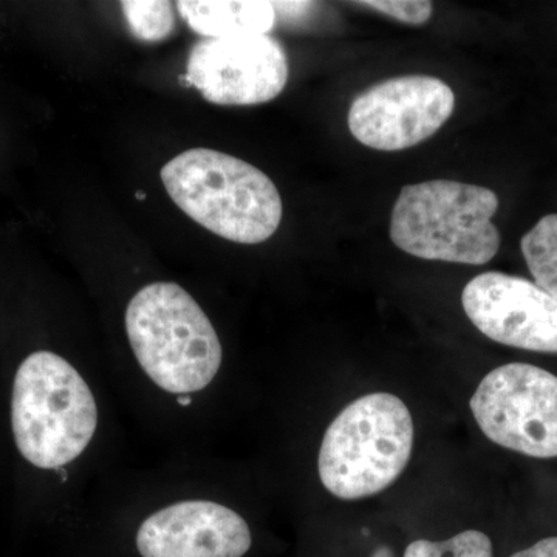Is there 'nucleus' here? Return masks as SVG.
Returning a JSON list of instances; mask_svg holds the SVG:
<instances>
[{
    "label": "nucleus",
    "instance_id": "obj_1",
    "mask_svg": "<svg viewBox=\"0 0 557 557\" xmlns=\"http://www.w3.org/2000/svg\"><path fill=\"white\" fill-rule=\"evenodd\" d=\"M160 178L186 215L222 239L262 244L281 225L284 207L273 180L237 157L186 150L161 168Z\"/></svg>",
    "mask_w": 557,
    "mask_h": 557
},
{
    "label": "nucleus",
    "instance_id": "obj_2",
    "mask_svg": "<svg viewBox=\"0 0 557 557\" xmlns=\"http://www.w3.org/2000/svg\"><path fill=\"white\" fill-rule=\"evenodd\" d=\"M135 358L164 392L190 395L211 384L222 366V344L197 300L174 282L139 289L126 310Z\"/></svg>",
    "mask_w": 557,
    "mask_h": 557
},
{
    "label": "nucleus",
    "instance_id": "obj_3",
    "mask_svg": "<svg viewBox=\"0 0 557 557\" xmlns=\"http://www.w3.org/2000/svg\"><path fill=\"white\" fill-rule=\"evenodd\" d=\"M11 426L25 460L60 469L90 445L98 426L97 401L70 362L51 351H35L14 376Z\"/></svg>",
    "mask_w": 557,
    "mask_h": 557
},
{
    "label": "nucleus",
    "instance_id": "obj_4",
    "mask_svg": "<svg viewBox=\"0 0 557 557\" xmlns=\"http://www.w3.org/2000/svg\"><path fill=\"white\" fill-rule=\"evenodd\" d=\"M413 421L387 392L355 399L330 424L319 449V478L333 496L358 500L397 482L408 467Z\"/></svg>",
    "mask_w": 557,
    "mask_h": 557
},
{
    "label": "nucleus",
    "instance_id": "obj_5",
    "mask_svg": "<svg viewBox=\"0 0 557 557\" xmlns=\"http://www.w3.org/2000/svg\"><path fill=\"white\" fill-rule=\"evenodd\" d=\"M494 190L454 180L401 189L391 219L395 247L426 260L485 265L500 248Z\"/></svg>",
    "mask_w": 557,
    "mask_h": 557
},
{
    "label": "nucleus",
    "instance_id": "obj_6",
    "mask_svg": "<svg viewBox=\"0 0 557 557\" xmlns=\"http://www.w3.org/2000/svg\"><path fill=\"white\" fill-rule=\"evenodd\" d=\"M472 413L491 442L528 457H557V376L512 362L487 373Z\"/></svg>",
    "mask_w": 557,
    "mask_h": 557
},
{
    "label": "nucleus",
    "instance_id": "obj_7",
    "mask_svg": "<svg viewBox=\"0 0 557 557\" xmlns=\"http://www.w3.org/2000/svg\"><path fill=\"white\" fill-rule=\"evenodd\" d=\"M456 95L426 75L381 81L359 94L348 110V129L368 148L395 152L431 138L449 120Z\"/></svg>",
    "mask_w": 557,
    "mask_h": 557
},
{
    "label": "nucleus",
    "instance_id": "obj_8",
    "mask_svg": "<svg viewBox=\"0 0 557 557\" xmlns=\"http://www.w3.org/2000/svg\"><path fill=\"white\" fill-rule=\"evenodd\" d=\"M288 81L284 47L270 35L201 39L190 50L186 83L219 106L273 101Z\"/></svg>",
    "mask_w": 557,
    "mask_h": 557
},
{
    "label": "nucleus",
    "instance_id": "obj_9",
    "mask_svg": "<svg viewBox=\"0 0 557 557\" xmlns=\"http://www.w3.org/2000/svg\"><path fill=\"white\" fill-rule=\"evenodd\" d=\"M469 321L504 346L557 354V300L525 277L487 271L461 293Z\"/></svg>",
    "mask_w": 557,
    "mask_h": 557
},
{
    "label": "nucleus",
    "instance_id": "obj_10",
    "mask_svg": "<svg viewBox=\"0 0 557 557\" xmlns=\"http://www.w3.org/2000/svg\"><path fill=\"white\" fill-rule=\"evenodd\" d=\"M251 542L242 516L208 500L178 502L160 509L137 533L143 557H242Z\"/></svg>",
    "mask_w": 557,
    "mask_h": 557
},
{
    "label": "nucleus",
    "instance_id": "obj_11",
    "mask_svg": "<svg viewBox=\"0 0 557 557\" xmlns=\"http://www.w3.org/2000/svg\"><path fill=\"white\" fill-rule=\"evenodd\" d=\"M177 9L190 30L203 39L269 35L277 22L273 2L263 0H185Z\"/></svg>",
    "mask_w": 557,
    "mask_h": 557
},
{
    "label": "nucleus",
    "instance_id": "obj_12",
    "mask_svg": "<svg viewBox=\"0 0 557 557\" xmlns=\"http://www.w3.org/2000/svg\"><path fill=\"white\" fill-rule=\"evenodd\" d=\"M534 284L557 300V214H548L520 240Z\"/></svg>",
    "mask_w": 557,
    "mask_h": 557
},
{
    "label": "nucleus",
    "instance_id": "obj_13",
    "mask_svg": "<svg viewBox=\"0 0 557 557\" xmlns=\"http://www.w3.org/2000/svg\"><path fill=\"white\" fill-rule=\"evenodd\" d=\"M132 35L145 42L170 38L175 28L172 3L163 0H126L121 3Z\"/></svg>",
    "mask_w": 557,
    "mask_h": 557
},
{
    "label": "nucleus",
    "instance_id": "obj_14",
    "mask_svg": "<svg viewBox=\"0 0 557 557\" xmlns=\"http://www.w3.org/2000/svg\"><path fill=\"white\" fill-rule=\"evenodd\" d=\"M405 557H493L491 539L482 531L468 530L448 541L412 542L406 548Z\"/></svg>",
    "mask_w": 557,
    "mask_h": 557
},
{
    "label": "nucleus",
    "instance_id": "obj_15",
    "mask_svg": "<svg viewBox=\"0 0 557 557\" xmlns=\"http://www.w3.org/2000/svg\"><path fill=\"white\" fill-rule=\"evenodd\" d=\"M358 5L369 7L392 20L410 25L426 24L434 11L429 0H369V2H358Z\"/></svg>",
    "mask_w": 557,
    "mask_h": 557
},
{
    "label": "nucleus",
    "instance_id": "obj_16",
    "mask_svg": "<svg viewBox=\"0 0 557 557\" xmlns=\"http://www.w3.org/2000/svg\"><path fill=\"white\" fill-rule=\"evenodd\" d=\"M511 557H557V537L542 539L533 547L522 549Z\"/></svg>",
    "mask_w": 557,
    "mask_h": 557
},
{
    "label": "nucleus",
    "instance_id": "obj_17",
    "mask_svg": "<svg viewBox=\"0 0 557 557\" xmlns=\"http://www.w3.org/2000/svg\"><path fill=\"white\" fill-rule=\"evenodd\" d=\"M370 557H394V553H392V549L388 547H379L373 552V555Z\"/></svg>",
    "mask_w": 557,
    "mask_h": 557
},
{
    "label": "nucleus",
    "instance_id": "obj_18",
    "mask_svg": "<svg viewBox=\"0 0 557 557\" xmlns=\"http://www.w3.org/2000/svg\"><path fill=\"white\" fill-rule=\"evenodd\" d=\"M178 403L182 406H189V403H190L189 395H178Z\"/></svg>",
    "mask_w": 557,
    "mask_h": 557
},
{
    "label": "nucleus",
    "instance_id": "obj_19",
    "mask_svg": "<svg viewBox=\"0 0 557 557\" xmlns=\"http://www.w3.org/2000/svg\"><path fill=\"white\" fill-rule=\"evenodd\" d=\"M137 199L138 200H145L146 199L145 193H143V190H138Z\"/></svg>",
    "mask_w": 557,
    "mask_h": 557
}]
</instances>
